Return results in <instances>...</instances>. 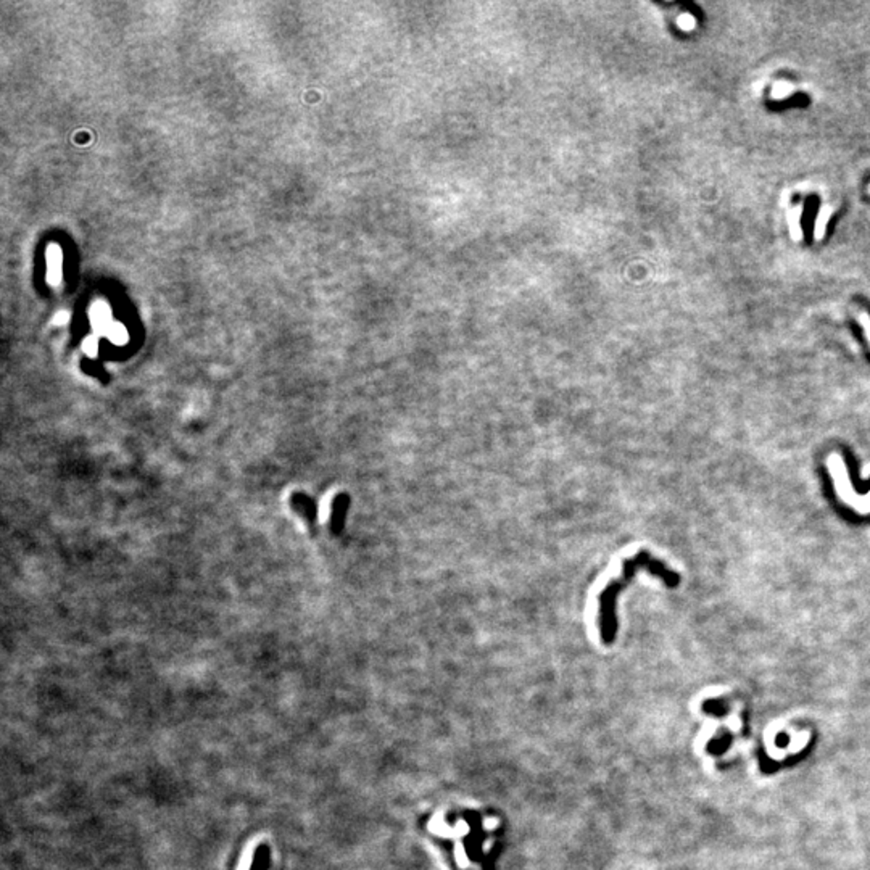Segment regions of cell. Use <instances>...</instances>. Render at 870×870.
<instances>
[{"instance_id":"6da1fadb","label":"cell","mask_w":870,"mask_h":870,"mask_svg":"<svg viewBox=\"0 0 870 870\" xmlns=\"http://www.w3.org/2000/svg\"><path fill=\"white\" fill-rule=\"evenodd\" d=\"M640 567H645L651 574L659 575V577H661L668 585H675V582H677L675 574L670 572L669 569H665L664 564L656 561L655 558L648 553V551L641 550L634 558H629V560L624 561L621 577H616L611 580L598 597L599 638H602L604 645L613 643L617 635V626H619V624H617V613H616L617 597H619V593L629 585V582L632 580L635 572H637Z\"/></svg>"},{"instance_id":"7a4b0ae2","label":"cell","mask_w":870,"mask_h":870,"mask_svg":"<svg viewBox=\"0 0 870 870\" xmlns=\"http://www.w3.org/2000/svg\"><path fill=\"white\" fill-rule=\"evenodd\" d=\"M89 317H91V326L95 335H105L113 322L112 310L104 300H97V302L92 303L91 310H89Z\"/></svg>"},{"instance_id":"3957f363","label":"cell","mask_w":870,"mask_h":870,"mask_svg":"<svg viewBox=\"0 0 870 870\" xmlns=\"http://www.w3.org/2000/svg\"><path fill=\"white\" fill-rule=\"evenodd\" d=\"M47 282L50 286L57 287L62 282V268H63V254L62 249L57 244H50L47 247Z\"/></svg>"},{"instance_id":"277c9868","label":"cell","mask_w":870,"mask_h":870,"mask_svg":"<svg viewBox=\"0 0 870 870\" xmlns=\"http://www.w3.org/2000/svg\"><path fill=\"white\" fill-rule=\"evenodd\" d=\"M105 337H107L108 340H112L113 344H116V345H123V344H126V342H128L129 335H128V331H126V327L123 326L121 322L113 321V322H112V326L108 327V331H107V334H105Z\"/></svg>"},{"instance_id":"5b68a950","label":"cell","mask_w":870,"mask_h":870,"mask_svg":"<svg viewBox=\"0 0 870 870\" xmlns=\"http://www.w3.org/2000/svg\"><path fill=\"white\" fill-rule=\"evenodd\" d=\"M268 857H269V853H268L266 846H260V848H256L250 870H266Z\"/></svg>"},{"instance_id":"8992f818","label":"cell","mask_w":870,"mask_h":870,"mask_svg":"<svg viewBox=\"0 0 870 870\" xmlns=\"http://www.w3.org/2000/svg\"><path fill=\"white\" fill-rule=\"evenodd\" d=\"M97 337H99V335L92 334V335H87V337L84 339L82 350H84V353H86L87 357H95V355H97V352H99V339Z\"/></svg>"},{"instance_id":"52a82bcc","label":"cell","mask_w":870,"mask_h":870,"mask_svg":"<svg viewBox=\"0 0 870 870\" xmlns=\"http://www.w3.org/2000/svg\"><path fill=\"white\" fill-rule=\"evenodd\" d=\"M800 214H801V208H795L793 212H790V229L795 239H801L800 219H798L800 218Z\"/></svg>"},{"instance_id":"ba28073f","label":"cell","mask_w":870,"mask_h":870,"mask_svg":"<svg viewBox=\"0 0 870 870\" xmlns=\"http://www.w3.org/2000/svg\"><path fill=\"white\" fill-rule=\"evenodd\" d=\"M830 216V208H822V212L819 214V221L817 226H815V237L820 239L824 236V226H827V221H829Z\"/></svg>"},{"instance_id":"9c48e42d","label":"cell","mask_w":870,"mask_h":870,"mask_svg":"<svg viewBox=\"0 0 870 870\" xmlns=\"http://www.w3.org/2000/svg\"><path fill=\"white\" fill-rule=\"evenodd\" d=\"M791 89H793V87H791L790 84H787V82H778V84H776V86H773V89H772V97H776V99H783V97H787V95H790V94H791Z\"/></svg>"},{"instance_id":"30bf717a","label":"cell","mask_w":870,"mask_h":870,"mask_svg":"<svg viewBox=\"0 0 870 870\" xmlns=\"http://www.w3.org/2000/svg\"><path fill=\"white\" fill-rule=\"evenodd\" d=\"M68 321H70V315L65 310L57 311V315L53 316V324H55V326H63V324H67Z\"/></svg>"},{"instance_id":"8fae6325","label":"cell","mask_w":870,"mask_h":870,"mask_svg":"<svg viewBox=\"0 0 870 870\" xmlns=\"http://www.w3.org/2000/svg\"><path fill=\"white\" fill-rule=\"evenodd\" d=\"M679 25L682 29H685V31H690V29H693L695 26V18L692 15H683L679 20Z\"/></svg>"}]
</instances>
